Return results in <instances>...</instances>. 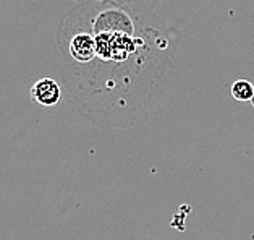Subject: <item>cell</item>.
Wrapping results in <instances>:
<instances>
[{
    "label": "cell",
    "mask_w": 254,
    "mask_h": 240,
    "mask_svg": "<svg viewBox=\"0 0 254 240\" xmlns=\"http://www.w3.org/2000/svg\"><path fill=\"white\" fill-rule=\"evenodd\" d=\"M65 20L92 38L89 62L64 75L84 106L127 109L151 93L169 65L173 36L154 0H81Z\"/></svg>",
    "instance_id": "obj_1"
},
{
    "label": "cell",
    "mask_w": 254,
    "mask_h": 240,
    "mask_svg": "<svg viewBox=\"0 0 254 240\" xmlns=\"http://www.w3.org/2000/svg\"><path fill=\"white\" fill-rule=\"evenodd\" d=\"M31 97L42 107H54L62 101V84L54 78H41L31 88Z\"/></svg>",
    "instance_id": "obj_2"
},
{
    "label": "cell",
    "mask_w": 254,
    "mask_h": 240,
    "mask_svg": "<svg viewBox=\"0 0 254 240\" xmlns=\"http://www.w3.org/2000/svg\"><path fill=\"white\" fill-rule=\"evenodd\" d=\"M230 93L233 96V99H237L240 102H246V101H253L254 97V84L250 80H237L232 88Z\"/></svg>",
    "instance_id": "obj_3"
},
{
    "label": "cell",
    "mask_w": 254,
    "mask_h": 240,
    "mask_svg": "<svg viewBox=\"0 0 254 240\" xmlns=\"http://www.w3.org/2000/svg\"><path fill=\"white\" fill-rule=\"evenodd\" d=\"M251 102H253V106H254V97H253V101H251Z\"/></svg>",
    "instance_id": "obj_4"
}]
</instances>
